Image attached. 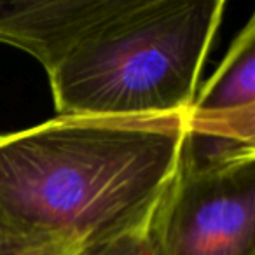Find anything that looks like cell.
I'll list each match as a JSON object with an SVG mask.
<instances>
[{"mask_svg":"<svg viewBox=\"0 0 255 255\" xmlns=\"http://www.w3.org/2000/svg\"><path fill=\"white\" fill-rule=\"evenodd\" d=\"M184 116H56L0 135V233L93 245L149 231L180 171Z\"/></svg>","mask_w":255,"mask_h":255,"instance_id":"cell-1","label":"cell"},{"mask_svg":"<svg viewBox=\"0 0 255 255\" xmlns=\"http://www.w3.org/2000/svg\"><path fill=\"white\" fill-rule=\"evenodd\" d=\"M224 0H112L49 72L58 116H184Z\"/></svg>","mask_w":255,"mask_h":255,"instance_id":"cell-2","label":"cell"},{"mask_svg":"<svg viewBox=\"0 0 255 255\" xmlns=\"http://www.w3.org/2000/svg\"><path fill=\"white\" fill-rule=\"evenodd\" d=\"M157 255H255V150L187 154L150 224Z\"/></svg>","mask_w":255,"mask_h":255,"instance_id":"cell-3","label":"cell"},{"mask_svg":"<svg viewBox=\"0 0 255 255\" xmlns=\"http://www.w3.org/2000/svg\"><path fill=\"white\" fill-rule=\"evenodd\" d=\"M191 157L255 149V16L233 40L185 114Z\"/></svg>","mask_w":255,"mask_h":255,"instance_id":"cell-4","label":"cell"},{"mask_svg":"<svg viewBox=\"0 0 255 255\" xmlns=\"http://www.w3.org/2000/svg\"><path fill=\"white\" fill-rule=\"evenodd\" d=\"M112 0H0V42L32 54L49 74Z\"/></svg>","mask_w":255,"mask_h":255,"instance_id":"cell-5","label":"cell"},{"mask_svg":"<svg viewBox=\"0 0 255 255\" xmlns=\"http://www.w3.org/2000/svg\"><path fill=\"white\" fill-rule=\"evenodd\" d=\"M72 255H157V250L149 229L102 243L84 245Z\"/></svg>","mask_w":255,"mask_h":255,"instance_id":"cell-6","label":"cell"},{"mask_svg":"<svg viewBox=\"0 0 255 255\" xmlns=\"http://www.w3.org/2000/svg\"><path fill=\"white\" fill-rule=\"evenodd\" d=\"M84 245L67 240H39L9 250L4 255H72Z\"/></svg>","mask_w":255,"mask_h":255,"instance_id":"cell-7","label":"cell"},{"mask_svg":"<svg viewBox=\"0 0 255 255\" xmlns=\"http://www.w3.org/2000/svg\"><path fill=\"white\" fill-rule=\"evenodd\" d=\"M25 243H30V241H18V240H14V238L7 236V234L0 233V255L7 254L9 250H12V248L19 247V245H25Z\"/></svg>","mask_w":255,"mask_h":255,"instance_id":"cell-8","label":"cell"}]
</instances>
